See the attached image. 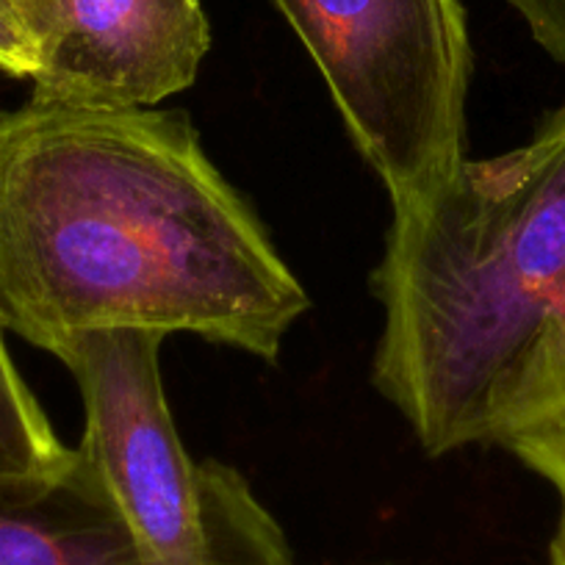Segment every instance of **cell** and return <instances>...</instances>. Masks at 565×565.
<instances>
[{"mask_svg":"<svg viewBox=\"0 0 565 565\" xmlns=\"http://www.w3.org/2000/svg\"><path fill=\"white\" fill-rule=\"evenodd\" d=\"M78 449L58 441L45 411L20 377L0 330V486H34L62 477Z\"/></svg>","mask_w":565,"mask_h":565,"instance_id":"7","label":"cell"},{"mask_svg":"<svg viewBox=\"0 0 565 565\" xmlns=\"http://www.w3.org/2000/svg\"><path fill=\"white\" fill-rule=\"evenodd\" d=\"M508 449L521 463L537 471L546 482H552L554 491L559 493L563 513H559L557 532H554L552 548H548V565H565V413H559L557 418H552L537 430L521 436Z\"/></svg>","mask_w":565,"mask_h":565,"instance_id":"9","label":"cell"},{"mask_svg":"<svg viewBox=\"0 0 565 565\" xmlns=\"http://www.w3.org/2000/svg\"><path fill=\"white\" fill-rule=\"evenodd\" d=\"M311 297L183 111H0V330L198 335L275 363Z\"/></svg>","mask_w":565,"mask_h":565,"instance_id":"1","label":"cell"},{"mask_svg":"<svg viewBox=\"0 0 565 565\" xmlns=\"http://www.w3.org/2000/svg\"><path fill=\"white\" fill-rule=\"evenodd\" d=\"M391 205L466 159L471 42L460 0H275Z\"/></svg>","mask_w":565,"mask_h":565,"instance_id":"4","label":"cell"},{"mask_svg":"<svg viewBox=\"0 0 565 565\" xmlns=\"http://www.w3.org/2000/svg\"><path fill=\"white\" fill-rule=\"evenodd\" d=\"M391 209L372 380L424 452L508 449L565 413V106Z\"/></svg>","mask_w":565,"mask_h":565,"instance_id":"2","label":"cell"},{"mask_svg":"<svg viewBox=\"0 0 565 565\" xmlns=\"http://www.w3.org/2000/svg\"><path fill=\"white\" fill-rule=\"evenodd\" d=\"M0 565H139L100 475L81 449L56 480L0 486Z\"/></svg>","mask_w":565,"mask_h":565,"instance_id":"6","label":"cell"},{"mask_svg":"<svg viewBox=\"0 0 565 565\" xmlns=\"http://www.w3.org/2000/svg\"><path fill=\"white\" fill-rule=\"evenodd\" d=\"M530 25L537 45L565 67V0H508Z\"/></svg>","mask_w":565,"mask_h":565,"instance_id":"10","label":"cell"},{"mask_svg":"<svg viewBox=\"0 0 565 565\" xmlns=\"http://www.w3.org/2000/svg\"><path fill=\"white\" fill-rule=\"evenodd\" d=\"M211 47L200 0H47L40 100L153 108L198 81Z\"/></svg>","mask_w":565,"mask_h":565,"instance_id":"5","label":"cell"},{"mask_svg":"<svg viewBox=\"0 0 565 565\" xmlns=\"http://www.w3.org/2000/svg\"><path fill=\"white\" fill-rule=\"evenodd\" d=\"M156 333H89L56 352L84 399L81 452L100 475L139 565H297L238 471L194 463L181 441Z\"/></svg>","mask_w":565,"mask_h":565,"instance_id":"3","label":"cell"},{"mask_svg":"<svg viewBox=\"0 0 565 565\" xmlns=\"http://www.w3.org/2000/svg\"><path fill=\"white\" fill-rule=\"evenodd\" d=\"M47 0H0V70L31 78L40 67Z\"/></svg>","mask_w":565,"mask_h":565,"instance_id":"8","label":"cell"}]
</instances>
